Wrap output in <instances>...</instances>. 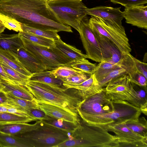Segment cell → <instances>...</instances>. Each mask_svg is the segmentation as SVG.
<instances>
[{
    "mask_svg": "<svg viewBox=\"0 0 147 147\" xmlns=\"http://www.w3.org/2000/svg\"><path fill=\"white\" fill-rule=\"evenodd\" d=\"M48 0H0V13L37 29L72 32L48 4Z\"/></svg>",
    "mask_w": 147,
    "mask_h": 147,
    "instance_id": "1",
    "label": "cell"
},
{
    "mask_svg": "<svg viewBox=\"0 0 147 147\" xmlns=\"http://www.w3.org/2000/svg\"><path fill=\"white\" fill-rule=\"evenodd\" d=\"M37 100L65 109L79 116L77 108L83 100L77 90L29 80L25 86Z\"/></svg>",
    "mask_w": 147,
    "mask_h": 147,
    "instance_id": "2",
    "label": "cell"
},
{
    "mask_svg": "<svg viewBox=\"0 0 147 147\" xmlns=\"http://www.w3.org/2000/svg\"><path fill=\"white\" fill-rule=\"evenodd\" d=\"M119 147L116 137L100 127L88 126L80 121L68 139L55 147Z\"/></svg>",
    "mask_w": 147,
    "mask_h": 147,
    "instance_id": "3",
    "label": "cell"
},
{
    "mask_svg": "<svg viewBox=\"0 0 147 147\" xmlns=\"http://www.w3.org/2000/svg\"><path fill=\"white\" fill-rule=\"evenodd\" d=\"M115 109L111 112L99 115L79 114L86 125L104 129L110 125L125 123L139 118L140 108L127 102H116Z\"/></svg>",
    "mask_w": 147,
    "mask_h": 147,
    "instance_id": "4",
    "label": "cell"
},
{
    "mask_svg": "<svg viewBox=\"0 0 147 147\" xmlns=\"http://www.w3.org/2000/svg\"><path fill=\"white\" fill-rule=\"evenodd\" d=\"M106 86L104 90L113 102H127L140 108L147 104V100L139 96L137 85L131 82L127 74L113 79Z\"/></svg>",
    "mask_w": 147,
    "mask_h": 147,
    "instance_id": "5",
    "label": "cell"
},
{
    "mask_svg": "<svg viewBox=\"0 0 147 147\" xmlns=\"http://www.w3.org/2000/svg\"><path fill=\"white\" fill-rule=\"evenodd\" d=\"M69 134L40 121L36 129L15 135L24 139L29 147H55L67 140Z\"/></svg>",
    "mask_w": 147,
    "mask_h": 147,
    "instance_id": "6",
    "label": "cell"
},
{
    "mask_svg": "<svg viewBox=\"0 0 147 147\" xmlns=\"http://www.w3.org/2000/svg\"><path fill=\"white\" fill-rule=\"evenodd\" d=\"M88 24L92 29L111 42L123 55L131 54L129 39L122 25L92 16Z\"/></svg>",
    "mask_w": 147,
    "mask_h": 147,
    "instance_id": "7",
    "label": "cell"
},
{
    "mask_svg": "<svg viewBox=\"0 0 147 147\" xmlns=\"http://www.w3.org/2000/svg\"><path fill=\"white\" fill-rule=\"evenodd\" d=\"M48 4L63 23L79 32L81 22L87 17L85 12L88 8L82 1L48 0Z\"/></svg>",
    "mask_w": 147,
    "mask_h": 147,
    "instance_id": "8",
    "label": "cell"
},
{
    "mask_svg": "<svg viewBox=\"0 0 147 147\" xmlns=\"http://www.w3.org/2000/svg\"><path fill=\"white\" fill-rule=\"evenodd\" d=\"M79 33L87 58L100 63L111 58L109 48L105 45L94 31L90 27L87 17L81 22Z\"/></svg>",
    "mask_w": 147,
    "mask_h": 147,
    "instance_id": "9",
    "label": "cell"
},
{
    "mask_svg": "<svg viewBox=\"0 0 147 147\" xmlns=\"http://www.w3.org/2000/svg\"><path fill=\"white\" fill-rule=\"evenodd\" d=\"M20 37L23 47L44 66L47 70H52L60 66L68 65L70 64V62L54 51L51 47L37 45L23 38Z\"/></svg>",
    "mask_w": 147,
    "mask_h": 147,
    "instance_id": "10",
    "label": "cell"
},
{
    "mask_svg": "<svg viewBox=\"0 0 147 147\" xmlns=\"http://www.w3.org/2000/svg\"><path fill=\"white\" fill-rule=\"evenodd\" d=\"M116 103L108 96L104 88L100 92L83 100L77 108L79 115L81 114L99 115L114 111Z\"/></svg>",
    "mask_w": 147,
    "mask_h": 147,
    "instance_id": "11",
    "label": "cell"
},
{
    "mask_svg": "<svg viewBox=\"0 0 147 147\" xmlns=\"http://www.w3.org/2000/svg\"><path fill=\"white\" fill-rule=\"evenodd\" d=\"M104 129L115 134L119 146H147V136L134 132L121 124L109 126Z\"/></svg>",
    "mask_w": 147,
    "mask_h": 147,
    "instance_id": "12",
    "label": "cell"
},
{
    "mask_svg": "<svg viewBox=\"0 0 147 147\" xmlns=\"http://www.w3.org/2000/svg\"><path fill=\"white\" fill-rule=\"evenodd\" d=\"M34 100L39 108L51 117L64 120L78 124L80 122V116L76 115L65 109L50 103Z\"/></svg>",
    "mask_w": 147,
    "mask_h": 147,
    "instance_id": "13",
    "label": "cell"
},
{
    "mask_svg": "<svg viewBox=\"0 0 147 147\" xmlns=\"http://www.w3.org/2000/svg\"><path fill=\"white\" fill-rule=\"evenodd\" d=\"M121 7L114 8L106 6H98L91 8H88L85 13L86 15L94 16L112 23L122 25L121 21L124 18Z\"/></svg>",
    "mask_w": 147,
    "mask_h": 147,
    "instance_id": "14",
    "label": "cell"
},
{
    "mask_svg": "<svg viewBox=\"0 0 147 147\" xmlns=\"http://www.w3.org/2000/svg\"><path fill=\"white\" fill-rule=\"evenodd\" d=\"M123 15L126 23L147 29V5H141L125 8L123 12Z\"/></svg>",
    "mask_w": 147,
    "mask_h": 147,
    "instance_id": "15",
    "label": "cell"
},
{
    "mask_svg": "<svg viewBox=\"0 0 147 147\" xmlns=\"http://www.w3.org/2000/svg\"><path fill=\"white\" fill-rule=\"evenodd\" d=\"M63 85L67 88L77 90L83 100L100 92L104 90L99 84L94 74L88 79L81 83L63 82Z\"/></svg>",
    "mask_w": 147,
    "mask_h": 147,
    "instance_id": "16",
    "label": "cell"
},
{
    "mask_svg": "<svg viewBox=\"0 0 147 147\" xmlns=\"http://www.w3.org/2000/svg\"><path fill=\"white\" fill-rule=\"evenodd\" d=\"M54 41V45L51 48L53 50L70 63L73 62L87 58L86 54L74 47L63 42L61 39Z\"/></svg>",
    "mask_w": 147,
    "mask_h": 147,
    "instance_id": "17",
    "label": "cell"
},
{
    "mask_svg": "<svg viewBox=\"0 0 147 147\" xmlns=\"http://www.w3.org/2000/svg\"><path fill=\"white\" fill-rule=\"evenodd\" d=\"M18 58L24 67L32 74L47 70L44 66L23 46L18 51Z\"/></svg>",
    "mask_w": 147,
    "mask_h": 147,
    "instance_id": "18",
    "label": "cell"
},
{
    "mask_svg": "<svg viewBox=\"0 0 147 147\" xmlns=\"http://www.w3.org/2000/svg\"><path fill=\"white\" fill-rule=\"evenodd\" d=\"M23 46L18 34H0V49L7 51L16 59H18V51Z\"/></svg>",
    "mask_w": 147,
    "mask_h": 147,
    "instance_id": "19",
    "label": "cell"
},
{
    "mask_svg": "<svg viewBox=\"0 0 147 147\" xmlns=\"http://www.w3.org/2000/svg\"><path fill=\"white\" fill-rule=\"evenodd\" d=\"M0 90L18 98L33 101L34 97L24 86L0 80Z\"/></svg>",
    "mask_w": 147,
    "mask_h": 147,
    "instance_id": "20",
    "label": "cell"
},
{
    "mask_svg": "<svg viewBox=\"0 0 147 147\" xmlns=\"http://www.w3.org/2000/svg\"><path fill=\"white\" fill-rule=\"evenodd\" d=\"M40 120L34 124L27 123L0 124V132L6 134L18 135L36 129L39 126Z\"/></svg>",
    "mask_w": 147,
    "mask_h": 147,
    "instance_id": "21",
    "label": "cell"
},
{
    "mask_svg": "<svg viewBox=\"0 0 147 147\" xmlns=\"http://www.w3.org/2000/svg\"><path fill=\"white\" fill-rule=\"evenodd\" d=\"M0 61H3L15 70L25 75L31 77L28 71L19 61L7 51L0 49Z\"/></svg>",
    "mask_w": 147,
    "mask_h": 147,
    "instance_id": "22",
    "label": "cell"
},
{
    "mask_svg": "<svg viewBox=\"0 0 147 147\" xmlns=\"http://www.w3.org/2000/svg\"><path fill=\"white\" fill-rule=\"evenodd\" d=\"M0 147H29L24 139L0 132Z\"/></svg>",
    "mask_w": 147,
    "mask_h": 147,
    "instance_id": "23",
    "label": "cell"
},
{
    "mask_svg": "<svg viewBox=\"0 0 147 147\" xmlns=\"http://www.w3.org/2000/svg\"><path fill=\"white\" fill-rule=\"evenodd\" d=\"M30 80L54 86H63V81L51 74L50 71L46 70L33 74Z\"/></svg>",
    "mask_w": 147,
    "mask_h": 147,
    "instance_id": "24",
    "label": "cell"
},
{
    "mask_svg": "<svg viewBox=\"0 0 147 147\" xmlns=\"http://www.w3.org/2000/svg\"><path fill=\"white\" fill-rule=\"evenodd\" d=\"M119 64V61L115 63L109 59L104 60L96 65L93 74L98 82L111 71L117 67Z\"/></svg>",
    "mask_w": 147,
    "mask_h": 147,
    "instance_id": "25",
    "label": "cell"
},
{
    "mask_svg": "<svg viewBox=\"0 0 147 147\" xmlns=\"http://www.w3.org/2000/svg\"><path fill=\"white\" fill-rule=\"evenodd\" d=\"M37 120L33 117H22L9 113L0 112V124L25 123Z\"/></svg>",
    "mask_w": 147,
    "mask_h": 147,
    "instance_id": "26",
    "label": "cell"
},
{
    "mask_svg": "<svg viewBox=\"0 0 147 147\" xmlns=\"http://www.w3.org/2000/svg\"><path fill=\"white\" fill-rule=\"evenodd\" d=\"M6 94L7 98V103L14 105L21 110L26 111L29 109H39L34 100H29L17 97L9 93Z\"/></svg>",
    "mask_w": 147,
    "mask_h": 147,
    "instance_id": "27",
    "label": "cell"
},
{
    "mask_svg": "<svg viewBox=\"0 0 147 147\" xmlns=\"http://www.w3.org/2000/svg\"><path fill=\"white\" fill-rule=\"evenodd\" d=\"M0 62L4 70L14 83L25 86L31 77L23 75L11 68L4 62Z\"/></svg>",
    "mask_w": 147,
    "mask_h": 147,
    "instance_id": "28",
    "label": "cell"
},
{
    "mask_svg": "<svg viewBox=\"0 0 147 147\" xmlns=\"http://www.w3.org/2000/svg\"><path fill=\"white\" fill-rule=\"evenodd\" d=\"M19 35L37 45L48 47H53L54 45L53 40L38 36L24 31L19 32Z\"/></svg>",
    "mask_w": 147,
    "mask_h": 147,
    "instance_id": "29",
    "label": "cell"
},
{
    "mask_svg": "<svg viewBox=\"0 0 147 147\" xmlns=\"http://www.w3.org/2000/svg\"><path fill=\"white\" fill-rule=\"evenodd\" d=\"M21 26L22 31L25 32L52 39L54 40L61 39L58 34V32L56 31L37 29L22 24H21Z\"/></svg>",
    "mask_w": 147,
    "mask_h": 147,
    "instance_id": "30",
    "label": "cell"
},
{
    "mask_svg": "<svg viewBox=\"0 0 147 147\" xmlns=\"http://www.w3.org/2000/svg\"><path fill=\"white\" fill-rule=\"evenodd\" d=\"M41 121L45 124L64 130L70 133L74 132L79 124H76L62 119L54 118L47 120Z\"/></svg>",
    "mask_w": 147,
    "mask_h": 147,
    "instance_id": "31",
    "label": "cell"
},
{
    "mask_svg": "<svg viewBox=\"0 0 147 147\" xmlns=\"http://www.w3.org/2000/svg\"><path fill=\"white\" fill-rule=\"evenodd\" d=\"M132 131L147 136V121L144 118L139 119L121 124Z\"/></svg>",
    "mask_w": 147,
    "mask_h": 147,
    "instance_id": "32",
    "label": "cell"
},
{
    "mask_svg": "<svg viewBox=\"0 0 147 147\" xmlns=\"http://www.w3.org/2000/svg\"><path fill=\"white\" fill-rule=\"evenodd\" d=\"M50 71L51 74L60 79L76 75L84 72L68 65L61 66Z\"/></svg>",
    "mask_w": 147,
    "mask_h": 147,
    "instance_id": "33",
    "label": "cell"
},
{
    "mask_svg": "<svg viewBox=\"0 0 147 147\" xmlns=\"http://www.w3.org/2000/svg\"><path fill=\"white\" fill-rule=\"evenodd\" d=\"M96 65V64L92 63L85 59L72 62L68 66L76 70L92 74Z\"/></svg>",
    "mask_w": 147,
    "mask_h": 147,
    "instance_id": "34",
    "label": "cell"
},
{
    "mask_svg": "<svg viewBox=\"0 0 147 147\" xmlns=\"http://www.w3.org/2000/svg\"><path fill=\"white\" fill-rule=\"evenodd\" d=\"M0 20L4 26L10 30L23 31L21 24L16 20L0 13Z\"/></svg>",
    "mask_w": 147,
    "mask_h": 147,
    "instance_id": "35",
    "label": "cell"
},
{
    "mask_svg": "<svg viewBox=\"0 0 147 147\" xmlns=\"http://www.w3.org/2000/svg\"><path fill=\"white\" fill-rule=\"evenodd\" d=\"M127 75L131 82L139 86H147V79L137 69L135 65Z\"/></svg>",
    "mask_w": 147,
    "mask_h": 147,
    "instance_id": "36",
    "label": "cell"
},
{
    "mask_svg": "<svg viewBox=\"0 0 147 147\" xmlns=\"http://www.w3.org/2000/svg\"><path fill=\"white\" fill-rule=\"evenodd\" d=\"M92 74L83 72L76 75L61 78L63 82L73 84H79L86 80L91 76Z\"/></svg>",
    "mask_w": 147,
    "mask_h": 147,
    "instance_id": "37",
    "label": "cell"
},
{
    "mask_svg": "<svg viewBox=\"0 0 147 147\" xmlns=\"http://www.w3.org/2000/svg\"><path fill=\"white\" fill-rule=\"evenodd\" d=\"M115 4H119L125 8L144 5L147 3V0H110Z\"/></svg>",
    "mask_w": 147,
    "mask_h": 147,
    "instance_id": "38",
    "label": "cell"
},
{
    "mask_svg": "<svg viewBox=\"0 0 147 147\" xmlns=\"http://www.w3.org/2000/svg\"><path fill=\"white\" fill-rule=\"evenodd\" d=\"M26 111L30 116L36 118L38 120H47L53 118L47 115L40 109H29Z\"/></svg>",
    "mask_w": 147,
    "mask_h": 147,
    "instance_id": "39",
    "label": "cell"
},
{
    "mask_svg": "<svg viewBox=\"0 0 147 147\" xmlns=\"http://www.w3.org/2000/svg\"><path fill=\"white\" fill-rule=\"evenodd\" d=\"M133 58L137 69L147 79V63L140 61L133 56Z\"/></svg>",
    "mask_w": 147,
    "mask_h": 147,
    "instance_id": "40",
    "label": "cell"
},
{
    "mask_svg": "<svg viewBox=\"0 0 147 147\" xmlns=\"http://www.w3.org/2000/svg\"><path fill=\"white\" fill-rule=\"evenodd\" d=\"M0 80H3L8 83L15 84L10 79L6 72L0 61Z\"/></svg>",
    "mask_w": 147,
    "mask_h": 147,
    "instance_id": "41",
    "label": "cell"
},
{
    "mask_svg": "<svg viewBox=\"0 0 147 147\" xmlns=\"http://www.w3.org/2000/svg\"><path fill=\"white\" fill-rule=\"evenodd\" d=\"M7 98L5 93L0 90V105L7 102Z\"/></svg>",
    "mask_w": 147,
    "mask_h": 147,
    "instance_id": "42",
    "label": "cell"
},
{
    "mask_svg": "<svg viewBox=\"0 0 147 147\" xmlns=\"http://www.w3.org/2000/svg\"><path fill=\"white\" fill-rule=\"evenodd\" d=\"M5 27L0 20V34L3 32L5 29Z\"/></svg>",
    "mask_w": 147,
    "mask_h": 147,
    "instance_id": "43",
    "label": "cell"
},
{
    "mask_svg": "<svg viewBox=\"0 0 147 147\" xmlns=\"http://www.w3.org/2000/svg\"><path fill=\"white\" fill-rule=\"evenodd\" d=\"M49 1H53V0H48ZM76 0L79 1H82V0Z\"/></svg>",
    "mask_w": 147,
    "mask_h": 147,
    "instance_id": "44",
    "label": "cell"
}]
</instances>
